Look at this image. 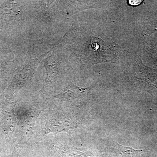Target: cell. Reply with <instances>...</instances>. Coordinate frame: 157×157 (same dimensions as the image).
Instances as JSON below:
<instances>
[{"mask_svg":"<svg viewBox=\"0 0 157 157\" xmlns=\"http://www.w3.org/2000/svg\"><path fill=\"white\" fill-rule=\"evenodd\" d=\"M147 151V150L135 149L131 146L115 143L109 148V154L110 157H140L141 154Z\"/></svg>","mask_w":157,"mask_h":157,"instance_id":"3","label":"cell"},{"mask_svg":"<svg viewBox=\"0 0 157 157\" xmlns=\"http://www.w3.org/2000/svg\"><path fill=\"white\" fill-rule=\"evenodd\" d=\"M109 39L105 40L98 37H93L89 48V54L94 63L114 62L117 59L115 47Z\"/></svg>","mask_w":157,"mask_h":157,"instance_id":"1","label":"cell"},{"mask_svg":"<svg viewBox=\"0 0 157 157\" xmlns=\"http://www.w3.org/2000/svg\"><path fill=\"white\" fill-rule=\"evenodd\" d=\"M88 90L87 88L82 89L76 92H73L71 90L70 87L68 86L64 90V91L61 93L59 94L56 96L55 98H61V99H67V100H73L78 98L80 96L81 94H83L86 91L87 92Z\"/></svg>","mask_w":157,"mask_h":157,"instance_id":"4","label":"cell"},{"mask_svg":"<svg viewBox=\"0 0 157 157\" xmlns=\"http://www.w3.org/2000/svg\"><path fill=\"white\" fill-rule=\"evenodd\" d=\"M57 151L63 157H86L81 152L74 150L69 149L67 146H56Z\"/></svg>","mask_w":157,"mask_h":157,"instance_id":"5","label":"cell"},{"mask_svg":"<svg viewBox=\"0 0 157 157\" xmlns=\"http://www.w3.org/2000/svg\"><path fill=\"white\" fill-rule=\"evenodd\" d=\"M130 2V5H132V6H137V5H139L140 4V3H141V1H129Z\"/></svg>","mask_w":157,"mask_h":157,"instance_id":"6","label":"cell"},{"mask_svg":"<svg viewBox=\"0 0 157 157\" xmlns=\"http://www.w3.org/2000/svg\"><path fill=\"white\" fill-rule=\"evenodd\" d=\"M78 125L77 121L70 118L63 117L55 119L52 121L48 128V133L52 132L56 134L65 132L71 134L75 131Z\"/></svg>","mask_w":157,"mask_h":157,"instance_id":"2","label":"cell"}]
</instances>
